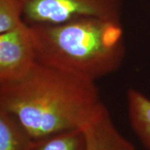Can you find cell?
<instances>
[{"mask_svg":"<svg viewBox=\"0 0 150 150\" xmlns=\"http://www.w3.org/2000/svg\"><path fill=\"white\" fill-rule=\"evenodd\" d=\"M127 108L131 128L142 144L150 150V98L138 89L129 88Z\"/></svg>","mask_w":150,"mask_h":150,"instance_id":"cell-6","label":"cell"},{"mask_svg":"<svg viewBox=\"0 0 150 150\" xmlns=\"http://www.w3.org/2000/svg\"><path fill=\"white\" fill-rule=\"evenodd\" d=\"M82 129L85 135V150H135L115 126L104 103Z\"/></svg>","mask_w":150,"mask_h":150,"instance_id":"cell-5","label":"cell"},{"mask_svg":"<svg viewBox=\"0 0 150 150\" xmlns=\"http://www.w3.org/2000/svg\"><path fill=\"white\" fill-rule=\"evenodd\" d=\"M29 25L0 33V83L21 79L37 64Z\"/></svg>","mask_w":150,"mask_h":150,"instance_id":"cell-4","label":"cell"},{"mask_svg":"<svg viewBox=\"0 0 150 150\" xmlns=\"http://www.w3.org/2000/svg\"><path fill=\"white\" fill-rule=\"evenodd\" d=\"M85 135L83 129H74L34 140L28 150H85Z\"/></svg>","mask_w":150,"mask_h":150,"instance_id":"cell-8","label":"cell"},{"mask_svg":"<svg viewBox=\"0 0 150 150\" xmlns=\"http://www.w3.org/2000/svg\"><path fill=\"white\" fill-rule=\"evenodd\" d=\"M29 27L38 64L96 82L116 73L124 63L121 21L82 18Z\"/></svg>","mask_w":150,"mask_h":150,"instance_id":"cell-2","label":"cell"},{"mask_svg":"<svg viewBox=\"0 0 150 150\" xmlns=\"http://www.w3.org/2000/svg\"><path fill=\"white\" fill-rule=\"evenodd\" d=\"M28 25L58 24L82 18L121 21L123 0H20Z\"/></svg>","mask_w":150,"mask_h":150,"instance_id":"cell-3","label":"cell"},{"mask_svg":"<svg viewBox=\"0 0 150 150\" xmlns=\"http://www.w3.org/2000/svg\"><path fill=\"white\" fill-rule=\"evenodd\" d=\"M103 104L95 81L38 63L21 79L0 83V108L34 140L82 129Z\"/></svg>","mask_w":150,"mask_h":150,"instance_id":"cell-1","label":"cell"},{"mask_svg":"<svg viewBox=\"0 0 150 150\" xmlns=\"http://www.w3.org/2000/svg\"><path fill=\"white\" fill-rule=\"evenodd\" d=\"M33 142L18 120L0 108V150H28Z\"/></svg>","mask_w":150,"mask_h":150,"instance_id":"cell-7","label":"cell"},{"mask_svg":"<svg viewBox=\"0 0 150 150\" xmlns=\"http://www.w3.org/2000/svg\"><path fill=\"white\" fill-rule=\"evenodd\" d=\"M20 0H0V33L24 24Z\"/></svg>","mask_w":150,"mask_h":150,"instance_id":"cell-9","label":"cell"}]
</instances>
